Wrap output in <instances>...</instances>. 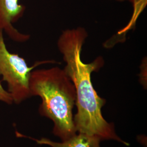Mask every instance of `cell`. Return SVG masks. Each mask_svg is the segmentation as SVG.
Listing matches in <instances>:
<instances>
[{
  "mask_svg": "<svg viewBox=\"0 0 147 147\" xmlns=\"http://www.w3.org/2000/svg\"><path fill=\"white\" fill-rule=\"evenodd\" d=\"M118 2L127 1L130 2L133 7V13L140 15L146 8L147 4V0H113Z\"/></svg>",
  "mask_w": 147,
  "mask_h": 147,
  "instance_id": "8992f818",
  "label": "cell"
},
{
  "mask_svg": "<svg viewBox=\"0 0 147 147\" xmlns=\"http://www.w3.org/2000/svg\"><path fill=\"white\" fill-rule=\"evenodd\" d=\"M49 62L50 61L38 62L29 67L24 58L7 50L3 31L0 29V75L2 81L7 82V90L16 104H19L31 97L29 80L32 70L41 64Z\"/></svg>",
  "mask_w": 147,
  "mask_h": 147,
  "instance_id": "3957f363",
  "label": "cell"
},
{
  "mask_svg": "<svg viewBox=\"0 0 147 147\" xmlns=\"http://www.w3.org/2000/svg\"><path fill=\"white\" fill-rule=\"evenodd\" d=\"M87 37L85 28L79 27L63 31L57 41L58 50L65 63L64 70L76 89L77 113L74 117L76 131L98 137L101 141L113 140L129 146L117 135L113 124L107 122L102 115L106 100L95 90L91 75L102 67L104 61L98 57L90 63L82 61L81 52Z\"/></svg>",
  "mask_w": 147,
  "mask_h": 147,
  "instance_id": "6da1fadb",
  "label": "cell"
},
{
  "mask_svg": "<svg viewBox=\"0 0 147 147\" xmlns=\"http://www.w3.org/2000/svg\"><path fill=\"white\" fill-rule=\"evenodd\" d=\"M26 7L19 0H0V29L16 42H25L30 36L18 31L13 24L22 17Z\"/></svg>",
  "mask_w": 147,
  "mask_h": 147,
  "instance_id": "277c9868",
  "label": "cell"
},
{
  "mask_svg": "<svg viewBox=\"0 0 147 147\" xmlns=\"http://www.w3.org/2000/svg\"><path fill=\"white\" fill-rule=\"evenodd\" d=\"M30 138L39 144L47 145L51 147H100L101 141L98 137L80 133L61 142H55L46 138L40 140Z\"/></svg>",
  "mask_w": 147,
  "mask_h": 147,
  "instance_id": "5b68a950",
  "label": "cell"
},
{
  "mask_svg": "<svg viewBox=\"0 0 147 147\" xmlns=\"http://www.w3.org/2000/svg\"><path fill=\"white\" fill-rule=\"evenodd\" d=\"M29 88L31 96L41 98L39 112L53 121L55 136L64 141L77 134L73 112L76 89L64 69L55 67L32 71Z\"/></svg>",
  "mask_w": 147,
  "mask_h": 147,
  "instance_id": "7a4b0ae2",
  "label": "cell"
},
{
  "mask_svg": "<svg viewBox=\"0 0 147 147\" xmlns=\"http://www.w3.org/2000/svg\"><path fill=\"white\" fill-rule=\"evenodd\" d=\"M0 101L4 102L8 105L12 104L14 102L11 94L4 89L0 82Z\"/></svg>",
  "mask_w": 147,
  "mask_h": 147,
  "instance_id": "52a82bcc",
  "label": "cell"
}]
</instances>
